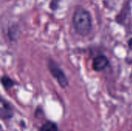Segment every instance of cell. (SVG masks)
Instances as JSON below:
<instances>
[{
	"mask_svg": "<svg viewBox=\"0 0 132 131\" xmlns=\"http://www.w3.org/2000/svg\"><path fill=\"white\" fill-rule=\"evenodd\" d=\"M48 68H49L50 73L56 80L60 87L65 89L66 87L68 86L69 85L68 79L66 74L64 73L63 70L60 67V66L56 63V62L50 59L48 60Z\"/></svg>",
	"mask_w": 132,
	"mask_h": 131,
	"instance_id": "cell-2",
	"label": "cell"
},
{
	"mask_svg": "<svg viewBox=\"0 0 132 131\" xmlns=\"http://www.w3.org/2000/svg\"><path fill=\"white\" fill-rule=\"evenodd\" d=\"M73 25L77 34L87 36L92 29V18L90 12L82 6H77L73 15Z\"/></svg>",
	"mask_w": 132,
	"mask_h": 131,
	"instance_id": "cell-1",
	"label": "cell"
},
{
	"mask_svg": "<svg viewBox=\"0 0 132 131\" xmlns=\"http://www.w3.org/2000/svg\"><path fill=\"white\" fill-rule=\"evenodd\" d=\"M2 85L4 87L5 90H9L12 87H14L15 85H17V83H15L14 80H12L9 76L5 75L2 77Z\"/></svg>",
	"mask_w": 132,
	"mask_h": 131,
	"instance_id": "cell-6",
	"label": "cell"
},
{
	"mask_svg": "<svg viewBox=\"0 0 132 131\" xmlns=\"http://www.w3.org/2000/svg\"><path fill=\"white\" fill-rule=\"evenodd\" d=\"M0 117L2 121H8L14 117L13 106L2 97H1Z\"/></svg>",
	"mask_w": 132,
	"mask_h": 131,
	"instance_id": "cell-3",
	"label": "cell"
},
{
	"mask_svg": "<svg viewBox=\"0 0 132 131\" xmlns=\"http://www.w3.org/2000/svg\"><path fill=\"white\" fill-rule=\"evenodd\" d=\"M59 2H60V0H52L51 2H50V8H51L53 10L56 9Z\"/></svg>",
	"mask_w": 132,
	"mask_h": 131,
	"instance_id": "cell-7",
	"label": "cell"
},
{
	"mask_svg": "<svg viewBox=\"0 0 132 131\" xmlns=\"http://www.w3.org/2000/svg\"><path fill=\"white\" fill-rule=\"evenodd\" d=\"M108 64H109V60L106 56L98 55L94 58L92 67L95 71L100 72L104 70L108 66Z\"/></svg>",
	"mask_w": 132,
	"mask_h": 131,
	"instance_id": "cell-4",
	"label": "cell"
},
{
	"mask_svg": "<svg viewBox=\"0 0 132 131\" xmlns=\"http://www.w3.org/2000/svg\"><path fill=\"white\" fill-rule=\"evenodd\" d=\"M39 131H60L56 123L52 120H46L39 127Z\"/></svg>",
	"mask_w": 132,
	"mask_h": 131,
	"instance_id": "cell-5",
	"label": "cell"
}]
</instances>
